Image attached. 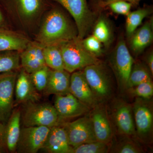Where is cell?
Instances as JSON below:
<instances>
[{
	"label": "cell",
	"instance_id": "obj_22",
	"mask_svg": "<svg viewBox=\"0 0 153 153\" xmlns=\"http://www.w3.org/2000/svg\"><path fill=\"white\" fill-rule=\"evenodd\" d=\"M152 75L146 64L141 62H134L128 80L127 91L142 82L152 80Z\"/></svg>",
	"mask_w": 153,
	"mask_h": 153
},
{
	"label": "cell",
	"instance_id": "obj_27",
	"mask_svg": "<svg viewBox=\"0 0 153 153\" xmlns=\"http://www.w3.org/2000/svg\"><path fill=\"white\" fill-rule=\"evenodd\" d=\"M93 35L105 47L109 46L112 40V33L109 24L104 17H100L96 22Z\"/></svg>",
	"mask_w": 153,
	"mask_h": 153
},
{
	"label": "cell",
	"instance_id": "obj_6",
	"mask_svg": "<svg viewBox=\"0 0 153 153\" xmlns=\"http://www.w3.org/2000/svg\"><path fill=\"white\" fill-rule=\"evenodd\" d=\"M149 100L136 97L132 105L136 137L146 144L152 141L153 111Z\"/></svg>",
	"mask_w": 153,
	"mask_h": 153
},
{
	"label": "cell",
	"instance_id": "obj_25",
	"mask_svg": "<svg viewBox=\"0 0 153 153\" xmlns=\"http://www.w3.org/2000/svg\"><path fill=\"white\" fill-rule=\"evenodd\" d=\"M152 11L148 8H141L130 12L126 16V30L129 38L141 25L143 20L151 14Z\"/></svg>",
	"mask_w": 153,
	"mask_h": 153
},
{
	"label": "cell",
	"instance_id": "obj_21",
	"mask_svg": "<svg viewBox=\"0 0 153 153\" xmlns=\"http://www.w3.org/2000/svg\"><path fill=\"white\" fill-rule=\"evenodd\" d=\"M30 41L23 34L4 27H0V52L15 51L22 52Z\"/></svg>",
	"mask_w": 153,
	"mask_h": 153
},
{
	"label": "cell",
	"instance_id": "obj_16",
	"mask_svg": "<svg viewBox=\"0 0 153 153\" xmlns=\"http://www.w3.org/2000/svg\"><path fill=\"white\" fill-rule=\"evenodd\" d=\"M44 46L35 41H30L27 47L20 52V63L22 69L32 74L46 66L43 54Z\"/></svg>",
	"mask_w": 153,
	"mask_h": 153
},
{
	"label": "cell",
	"instance_id": "obj_15",
	"mask_svg": "<svg viewBox=\"0 0 153 153\" xmlns=\"http://www.w3.org/2000/svg\"><path fill=\"white\" fill-rule=\"evenodd\" d=\"M69 92L91 109L99 103L94 95L82 70L74 71L71 74Z\"/></svg>",
	"mask_w": 153,
	"mask_h": 153
},
{
	"label": "cell",
	"instance_id": "obj_30",
	"mask_svg": "<svg viewBox=\"0 0 153 153\" xmlns=\"http://www.w3.org/2000/svg\"><path fill=\"white\" fill-rule=\"evenodd\" d=\"M50 68L45 66L30 74L34 87L38 91H44L48 83Z\"/></svg>",
	"mask_w": 153,
	"mask_h": 153
},
{
	"label": "cell",
	"instance_id": "obj_13",
	"mask_svg": "<svg viewBox=\"0 0 153 153\" xmlns=\"http://www.w3.org/2000/svg\"><path fill=\"white\" fill-rule=\"evenodd\" d=\"M21 111H13L4 124H0V151L13 153L16 150L21 128Z\"/></svg>",
	"mask_w": 153,
	"mask_h": 153
},
{
	"label": "cell",
	"instance_id": "obj_1",
	"mask_svg": "<svg viewBox=\"0 0 153 153\" xmlns=\"http://www.w3.org/2000/svg\"><path fill=\"white\" fill-rule=\"evenodd\" d=\"M78 37L76 27L58 9L48 13L37 34L36 41L44 47L60 44Z\"/></svg>",
	"mask_w": 153,
	"mask_h": 153
},
{
	"label": "cell",
	"instance_id": "obj_12",
	"mask_svg": "<svg viewBox=\"0 0 153 153\" xmlns=\"http://www.w3.org/2000/svg\"><path fill=\"white\" fill-rule=\"evenodd\" d=\"M88 113L97 141L110 144L113 139V131L105 103H99Z\"/></svg>",
	"mask_w": 153,
	"mask_h": 153
},
{
	"label": "cell",
	"instance_id": "obj_24",
	"mask_svg": "<svg viewBox=\"0 0 153 153\" xmlns=\"http://www.w3.org/2000/svg\"><path fill=\"white\" fill-rule=\"evenodd\" d=\"M122 137L110 147V152L116 153H141L144 151L140 145L131 137L122 135Z\"/></svg>",
	"mask_w": 153,
	"mask_h": 153
},
{
	"label": "cell",
	"instance_id": "obj_23",
	"mask_svg": "<svg viewBox=\"0 0 153 153\" xmlns=\"http://www.w3.org/2000/svg\"><path fill=\"white\" fill-rule=\"evenodd\" d=\"M43 54L45 64L50 69L55 70H64L60 45L44 47Z\"/></svg>",
	"mask_w": 153,
	"mask_h": 153
},
{
	"label": "cell",
	"instance_id": "obj_9",
	"mask_svg": "<svg viewBox=\"0 0 153 153\" xmlns=\"http://www.w3.org/2000/svg\"><path fill=\"white\" fill-rule=\"evenodd\" d=\"M66 130L68 142L73 148L97 141L88 115L71 122L61 123Z\"/></svg>",
	"mask_w": 153,
	"mask_h": 153
},
{
	"label": "cell",
	"instance_id": "obj_35",
	"mask_svg": "<svg viewBox=\"0 0 153 153\" xmlns=\"http://www.w3.org/2000/svg\"><path fill=\"white\" fill-rule=\"evenodd\" d=\"M126 1L128 2L131 3L132 4V3H137L140 0H107V1H105V2L102 3V4L103 6H104L105 4H108V3L111 2L115 1Z\"/></svg>",
	"mask_w": 153,
	"mask_h": 153
},
{
	"label": "cell",
	"instance_id": "obj_4",
	"mask_svg": "<svg viewBox=\"0 0 153 153\" xmlns=\"http://www.w3.org/2000/svg\"><path fill=\"white\" fill-rule=\"evenodd\" d=\"M21 112V118L25 127L46 126L51 128L60 123L54 105L48 103L29 102Z\"/></svg>",
	"mask_w": 153,
	"mask_h": 153
},
{
	"label": "cell",
	"instance_id": "obj_8",
	"mask_svg": "<svg viewBox=\"0 0 153 153\" xmlns=\"http://www.w3.org/2000/svg\"><path fill=\"white\" fill-rule=\"evenodd\" d=\"M114 100L110 114L118 132L122 135L136 137L132 105L121 99Z\"/></svg>",
	"mask_w": 153,
	"mask_h": 153
},
{
	"label": "cell",
	"instance_id": "obj_20",
	"mask_svg": "<svg viewBox=\"0 0 153 153\" xmlns=\"http://www.w3.org/2000/svg\"><path fill=\"white\" fill-rule=\"evenodd\" d=\"M70 73L63 70L50 69L47 87L45 91L48 94L65 95L69 92Z\"/></svg>",
	"mask_w": 153,
	"mask_h": 153
},
{
	"label": "cell",
	"instance_id": "obj_31",
	"mask_svg": "<svg viewBox=\"0 0 153 153\" xmlns=\"http://www.w3.org/2000/svg\"><path fill=\"white\" fill-rule=\"evenodd\" d=\"M129 93L133 97L150 100L153 95V84L152 80L142 82L128 89Z\"/></svg>",
	"mask_w": 153,
	"mask_h": 153
},
{
	"label": "cell",
	"instance_id": "obj_3",
	"mask_svg": "<svg viewBox=\"0 0 153 153\" xmlns=\"http://www.w3.org/2000/svg\"><path fill=\"white\" fill-rule=\"evenodd\" d=\"M82 71L94 95L99 103H105L112 98L114 93L112 78L102 62L88 66Z\"/></svg>",
	"mask_w": 153,
	"mask_h": 153
},
{
	"label": "cell",
	"instance_id": "obj_11",
	"mask_svg": "<svg viewBox=\"0 0 153 153\" xmlns=\"http://www.w3.org/2000/svg\"><path fill=\"white\" fill-rule=\"evenodd\" d=\"M50 128L46 126L25 127L21 130L16 152L36 153L41 149Z\"/></svg>",
	"mask_w": 153,
	"mask_h": 153
},
{
	"label": "cell",
	"instance_id": "obj_29",
	"mask_svg": "<svg viewBox=\"0 0 153 153\" xmlns=\"http://www.w3.org/2000/svg\"><path fill=\"white\" fill-rule=\"evenodd\" d=\"M110 144L96 141L74 147L72 153H107L109 152Z\"/></svg>",
	"mask_w": 153,
	"mask_h": 153
},
{
	"label": "cell",
	"instance_id": "obj_36",
	"mask_svg": "<svg viewBox=\"0 0 153 153\" xmlns=\"http://www.w3.org/2000/svg\"><path fill=\"white\" fill-rule=\"evenodd\" d=\"M4 16H3L1 11L0 10V27H4Z\"/></svg>",
	"mask_w": 153,
	"mask_h": 153
},
{
	"label": "cell",
	"instance_id": "obj_17",
	"mask_svg": "<svg viewBox=\"0 0 153 153\" xmlns=\"http://www.w3.org/2000/svg\"><path fill=\"white\" fill-rule=\"evenodd\" d=\"M73 149L68 142L65 128L60 124L50 128L41 149L50 153H72Z\"/></svg>",
	"mask_w": 153,
	"mask_h": 153
},
{
	"label": "cell",
	"instance_id": "obj_19",
	"mask_svg": "<svg viewBox=\"0 0 153 153\" xmlns=\"http://www.w3.org/2000/svg\"><path fill=\"white\" fill-rule=\"evenodd\" d=\"M33 85L30 74L22 69L17 75L15 94L17 103L36 101L39 96Z\"/></svg>",
	"mask_w": 153,
	"mask_h": 153
},
{
	"label": "cell",
	"instance_id": "obj_10",
	"mask_svg": "<svg viewBox=\"0 0 153 153\" xmlns=\"http://www.w3.org/2000/svg\"><path fill=\"white\" fill-rule=\"evenodd\" d=\"M16 70L0 73V124L7 122L13 111Z\"/></svg>",
	"mask_w": 153,
	"mask_h": 153
},
{
	"label": "cell",
	"instance_id": "obj_7",
	"mask_svg": "<svg viewBox=\"0 0 153 153\" xmlns=\"http://www.w3.org/2000/svg\"><path fill=\"white\" fill-rule=\"evenodd\" d=\"M67 10L75 22L78 37L83 39L88 35L95 22V15L90 10L87 0H53Z\"/></svg>",
	"mask_w": 153,
	"mask_h": 153
},
{
	"label": "cell",
	"instance_id": "obj_14",
	"mask_svg": "<svg viewBox=\"0 0 153 153\" xmlns=\"http://www.w3.org/2000/svg\"><path fill=\"white\" fill-rule=\"evenodd\" d=\"M54 106L62 123V120L87 114L91 108L83 104L71 94L55 95Z\"/></svg>",
	"mask_w": 153,
	"mask_h": 153
},
{
	"label": "cell",
	"instance_id": "obj_2",
	"mask_svg": "<svg viewBox=\"0 0 153 153\" xmlns=\"http://www.w3.org/2000/svg\"><path fill=\"white\" fill-rule=\"evenodd\" d=\"M81 40L77 37L60 45L64 70L69 73L82 70L88 66L102 62L98 57L85 50Z\"/></svg>",
	"mask_w": 153,
	"mask_h": 153
},
{
	"label": "cell",
	"instance_id": "obj_28",
	"mask_svg": "<svg viewBox=\"0 0 153 153\" xmlns=\"http://www.w3.org/2000/svg\"><path fill=\"white\" fill-rule=\"evenodd\" d=\"M22 15L27 18L35 16L42 8L43 0H14Z\"/></svg>",
	"mask_w": 153,
	"mask_h": 153
},
{
	"label": "cell",
	"instance_id": "obj_26",
	"mask_svg": "<svg viewBox=\"0 0 153 153\" xmlns=\"http://www.w3.org/2000/svg\"><path fill=\"white\" fill-rule=\"evenodd\" d=\"M20 54L18 51L0 52V73L19 69L20 67Z\"/></svg>",
	"mask_w": 153,
	"mask_h": 153
},
{
	"label": "cell",
	"instance_id": "obj_5",
	"mask_svg": "<svg viewBox=\"0 0 153 153\" xmlns=\"http://www.w3.org/2000/svg\"><path fill=\"white\" fill-rule=\"evenodd\" d=\"M134 62L125 41L120 39L110 56L109 63L122 93L127 91L128 80Z\"/></svg>",
	"mask_w": 153,
	"mask_h": 153
},
{
	"label": "cell",
	"instance_id": "obj_18",
	"mask_svg": "<svg viewBox=\"0 0 153 153\" xmlns=\"http://www.w3.org/2000/svg\"><path fill=\"white\" fill-rule=\"evenodd\" d=\"M153 25L152 19L137 29L128 38L130 48L135 57L141 54L152 43Z\"/></svg>",
	"mask_w": 153,
	"mask_h": 153
},
{
	"label": "cell",
	"instance_id": "obj_33",
	"mask_svg": "<svg viewBox=\"0 0 153 153\" xmlns=\"http://www.w3.org/2000/svg\"><path fill=\"white\" fill-rule=\"evenodd\" d=\"M108 6L114 13L127 16L131 12L132 4L123 1H117L108 3L104 6Z\"/></svg>",
	"mask_w": 153,
	"mask_h": 153
},
{
	"label": "cell",
	"instance_id": "obj_37",
	"mask_svg": "<svg viewBox=\"0 0 153 153\" xmlns=\"http://www.w3.org/2000/svg\"><path fill=\"white\" fill-rule=\"evenodd\" d=\"M1 153V151H0V153Z\"/></svg>",
	"mask_w": 153,
	"mask_h": 153
},
{
	"label": "cell",
	"instance_id": "obj_32",
	"mask_svg": "<svg viewBox=\"0 0 153 153\" xmlns=\"http://www.w3.org/2000/svg\"><path fill=\"white\" fill-rule=\"evenodd\" d=\"M82 46L88 52L97 57L103 54L102 44L93 35L82 39Z\"/></svg>",
	"mask_w": 153,
	"mask_h": 153
},
{
	"label": "cell",
	"instance_id": "obj_34",
	"mask_svg": "<svg viewBox=\"0 0 153 153\" xmlns=\"http://www.w3.org/2000/svg\"><path fill=\"white\" fill-rule=\"evenodd\" d=\"M146 65L148 66L152 75H153V54L152 52H151L147 54L145 59Z\"/></svg>",
	"mask_w": 153,
	"mask_h": 153
}]
</instances>
